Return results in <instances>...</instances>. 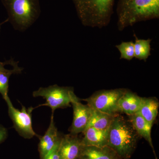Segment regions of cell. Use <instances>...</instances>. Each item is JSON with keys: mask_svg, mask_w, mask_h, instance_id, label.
Returning a JSON list of instances; mask_svg holds the SVG:
<instances>
[{"mask_svg": "<svg viewBox=\"0 0 159 159\" xmlns=\"http://www.w3.org/2000/svg\"><path fill=\"white\" fill-rule=\"evenodd\" d=\"M8 21H9V19H7L5 21L3 22L2 23H1V24H0V29H1V26H2V25H3V24H4V23L7 22H8Z\"/></svg>", "mask_w": 159, "mask_h": 159, "instance_id": "603a6c76", "label": "cell"}, {"mask_svg": "<svg viewBox=\"0 0 159 159\" xmlns=\"http://www.w3.org/2000/svg\"><path fill=\"white\" fill-rule=\"evenodd\" d=\"M32 95L33 97H41L45 99V103L39 106L49 107L52 110V114H54L57 109L69 107L73 101L79 99L74 93L73 88L60 87L57 84L47 88H40L38 90L33 92Z\"/></svg>", "mask_w": 159, "mask_h": 159, "instance_id": "5b68a950", "label": "cell"}, {"mask_svg": "<svg viewBox=\"0 0 159 159\" xmlns=\"http://www.w3.org/2000/svg\"><path fill=\"white\" fill-rule=\"evenodd\" d=\"M17 62L15 61L12 58L9 61H6L5 62H0V71H5L7 70V69L4 67L5 65H10L12 66H13L14 65H15Z\"/></svg>", "mask_w": 159, "mask_h": 159, "instance_id": "7402d4cb", "label": "cell"}, {"mask_svg": "<svg viewBox=\"0 0 159 159\" xmlns=\"http://www.w3.org/2000/svg\"><path fill=\"white\" fill-rule=\"evenodd\" d=\"M115 116L92 108L90 119L87 127H92L100 130H107Z\"/></svg>", "mask_w": 159, "mask_h": 159, "instance_id": "2e32d148", "label": "cell"}, {"mask_svg": "<svg viewBox=\"0 0 159 159\" xmlns=\"http://www.w3.org/2000/svg\"><path fill=\"white\" fill-rule=\"evenodd\" d=\"M8 135L7 129L0 124V144L5 141L8 137Z\"/></svg>", "mask_w": 159, "mask_h": 159, "instance_id": "44dd1931", "label": "cell"}, {"mask_svg": "<svg viewBox=\"0 0 159 159\" xmlns=\"http://www.w3.org/2000/svg\"><path fill=\"white\" fill-rule=\"evenodd\" d=\"M61 141L55 145V147L49 152L44 159H60L58 149Z\"/></svg>", "mask_w": 159, "mask_h": 159, "instance_id": "ffe728a7", "label": "cell"}, {"mask_svg": "<svg viewBox=\"0 0 159 159\" xmlns=\"http://www.w3.org/2000/svg\"><path fill=\"white\" fill-rule=\"evenodd\" d=\"M127 90L125 89L102 90L95 92L91 97L81 100L87 102L91 108L116 116L119 114L118 102Z\"/></svg>", "mask_w": 159, "mask_h": 159, "instance_id": "8992f818", "label": "cell"}, {"mask_svg": "<svg viewBox=\"0 0 159 159\" xmlns=\"http://www.w3.org/2000/svg\"><path fill=\"white\" fill-rule=\"evenodd\" d=\"M142 99L143 97L127 89L118 102L119 113L126 114L129 116L137 113L142 105Z\"/></svg>", "mask_w": 159, "mask_h": 159, "instance_id": "8fae6325", "label": "cell"}, {"mask_svg": "<svg viewBox=\"0 0 159 159\" xmlns=\"http://www.w3.org/2000/svg\"><path fill=\"white\" fill-rule=\"evenodd\" d=\"M9 17L16 29L25 30L36 20L40 14L39 0H2Z\"/></svg>", "mask_w": 159, "mask_h": 159, "instance_id": "277c9868", "label": "cell"}, {"mask_svg": "<svg viewBox=\"0 0 159 159\" xmlns=\"http://www.w3.org/2000/svg\"><path fill=\"white\" fill-rule=\"evenodd\" d=\"M118 29L143 21L159 17V0H119L117 7Z\"/></svg>", "mask_w": 159, "mask_h": 159, "instance_id": "6da1fadb", "label": "cell"}, {"mask_svg": "<svg viewBox=\"0 0 159 159\" xmlns=\"http://www.w3.org/2000/svg\"><path fill=\"white\" fill-rule=\"evenodd\" d=\"M80 159H122L108 146H83Z\"/></svg>", "mask_w": 159, "mask_h": 159, "instance_id": "4fadbf2b", "label": "cell"}, {"mask_svg": "<svg viewBox=\"0 0 159 159\" xmlns=\"http://www.w3.org/2000/svg\"><path fill=\"white\" fill-rule=\"evenodd\" d=\"M134 37V57L140 60L146 61L151 55L150 43L152 40L139 39L135 34Z\"/></svg>", "mask_w": 159, "mask_h": 159, "instance_id": "e0dca14e", "label": "cell"}, {"mask_svg": "<svg viewBox=\"0 0 159 159\" xmlns=\"http://www.w3.org/2000/svg\"><path fill=\"white\" fill-rule=\"evenodd\" d=\"M77 135L62 136L58 149L60 159H80L83 145Z\"/></svg>", "mask_w": 159, "mask_h": 159, "instance_id": "9c48e42d", "label": "cell"}, {"mask_svg": "<svg viewBox=\"0 0 159 159\" xmlns=\"http://www.w3.org/2000/svg\"><path fill=\"white\" fill-rule=\"evenodd\" d=\"M108 130V129L100 130L93 127H87L83 133L84 137L81 139L82 145L99 147L107 146Z\"/></svg>", "mask_w": 159, "mask_h": 159, "instance_id": "7c38bea8", "label": "cell"}, {"mask_svg": "<svg viewBox=\"0 0 159 159\" xmlns=\"http://www.w3.org/2000/svg\"><path fill=\"white\" fill-rule=\"evenodd\" d=\"M8 108V113L13 123V127L21 136L25 139H31L35 136L40 138L32 125V112L35 108L30 107L27 109L22 105L20 110L15 108L8 96L5 99Z\"/></svg>", "mask_w": 159, "mask_h": 159, "instance_id": "52a82bcc", "label": "cell"}, {"mask_svg": "<svg viewBox=\"0 0 159 159\" xmlns=\"http://www.w3.org/2000/svg\"><path fill=\"white\" fill-rule=\"evenodd\" d=\"M62 136L58 132L54 122V114L51 115V122L43 136L39 138V151L41 159H44L61 140Z\"/></svg>", "mask_w": 159, "mask_h": 159, "instance_id": "30bf717a", "label": "cell"}, {"mask_svg": "<svg viewBox=\"0 0 159 159\" xmlns=\"http://www.w3.org/2000/svg\"><path fill=\"white\" fill-rule=\"evenodd\" d=\"M80 99L71 102L74 111L73 120L69 129L70 134H78L83 133L88 125L92 113V108L88 105L82 104Z\"/></svg>", "mask_w": 159, "mask_h": 159, "instance_id": "ba28073f", "label": "cell"}, {"mask_svg": "<svg viewBox=\"0 0 159 159\" xmlns=\"http://www.w3.org/2000/svg\"><path fill=\"white\" fill-rule=\"evenodd\" d=\"M159 107L158 99L156 97L143 98L142 105L137 113L152 125L158 113Z\"/></svg>", "mask_w": 159, "mask_h": 159, "instance_id": "9a60e30c", "label": "cell"}, {"mask_svg": "<svg viewBox=\"0 0 159 159\" xmlns=\"http://www.w3.org/2000/svg\"><path fill=\"white\" fill-rule=\"evenodd\" d=\"M18 62L13 66L12 70L0 71V93L4 99L8 97L9 79L10 76L12 74H21L23 70L22 68L18 66Z\"/></svg>", "mask_w": 159, "mask_h": 159, "instance_id": "ac0fdd59", "label": "cell"}, {"mask_svg": "<svg viewBox=\"0 0 159 159\" xmlns=\"http://www.w3.org/2000/svg\"><path fill=\"white\" fill-rule=\"evenodd\" d=\"M139 137L129 120L118 114L108 129L107 146L122 159H129L136 148Z\"/></svg>", "mask_w": 159, "mask_h": 159, "instance_id": "7a4b0ae2", "label": "cell"}, {"mask_svg": "<svg viewBox=\"0 0 159 159\" xmlns=\"http://www.w3.org/2000/svg\"><path fill=\"white\" fill-rule=\"evenodd\" d=\"M129 120L139 136L144 138L148 142L153 150L156 159H157L151 137V129L152 125H151L138 113L129 116Z\"/></svg>", "mask_w": 159, "mask_h": 159, "instance_id": "5bb4252c", "label": "cell"}, {"mask_svg": "<svg viewBox=\"0 0 159 159\" xmlns=\"http://www.w3.org/2000/svg\"><path fill=\"white\" fill-rule=\"evenodd\" d=\"M83 25L99 29L107 26L113 13L115 0H73Z\"/></svg>", "mask_w": 159, "mask_h": 159, "instance_id": "3957f363", "label": "cell"}, {"mask_svg": "<svg viewBox=\"0 0 159 159\" xmlns=\"http://www.w3.org/2000/svg\"><path fill=\"white\" fill-rule=\"evenodd\" d=\"M120 53V59L131 60L134 57V46L132 41L123 42L116 46Z\"/></svg>", "mask_w": 159, "mask_h": 159, "instance_id": "d6986e66", "label": "cell"}]
</instances>
